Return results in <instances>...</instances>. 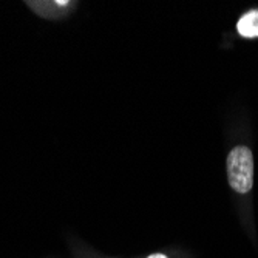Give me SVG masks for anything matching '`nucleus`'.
<instances>
[{
    "label": "nucleus",
    "instance_id": "nucleus-1",
    "mask_svg": "<svg viewBox=\"0 0 258 258\" xmlns=\"http://www.w3.org/2000/svg\"><path fill=\"white\" fill-rule=\"evenodd\" d=\"M227 178L235 192L247 194L253 184V158L247 147H235L227 156Z\"/></svg>",
    "mask_w": 258,
    "mask_h": 258
},
{
    "label": "nucleus",
    "instance_id": "nucleus-2",
    "mask_svg": "<svg viewBox=\"0 0 258 258\" xmlns=\"http://www.w3.org/2000/svg\"><path fill=\"white\" fill-rule=\"evenodd\" d=\"M237 30L243 37H258V11L244 14L237 23Z\"/></svg>",
    "mask_w": 258,
    "mask_h": 258
},
{
    "label": "nucleus",
    "instance_id": "nucleus-3",
    "mask_svg": "<svg viewBox=\"0 0 258 258\" xmlns=\"http://www.w3.org/2000/svg\"><path fill=\"white\" fill-rule=\"evenodd\" d=\"M149 258H167L166 255H161V253H155V255H150Z\"/></svg>",
    "mask_w": 258,
    "mask_h": 258
}]
</instances>
